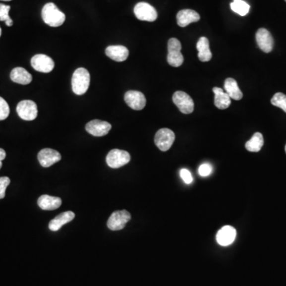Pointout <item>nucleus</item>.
<instances>
[{
	"label": "nucleus",
	"mask_w": 286,
	"mask_h": 286,
	"mask_svg": "<svg viewBox=\"0 0 286 286\" xmlns=\"http://www.w3.org/2000/svg\"><path fill=\"white\" fill-rule=\"evenodd\" d=\"M42 17L45 23L52 27H58L65 21V14L53 2L46 3L43 6Z\"/></svg>",
	"instance_id": "obj_1"
},
{
	"label": "nucleus",
	"mask_w": 286,
	"mask_h": 286,
	"mask_svg": "<svg viewBox=\"0 0 286 286\" xmlns=\"http://www.w3.org/2000/svg\"><path fill=\"white\" fill-rule=\"evenodd\" d=\"M90 85V74L86 68H79L73 72L72 89L75 94L81 96L88 91Z\"/></svg>",
	"instance_id": "obj_2"
},
{
	"label": "nucleus",
	"mask_w": 286,
	"mask_h": 286,
	"mask_svg": "<svg viewBox=\"0 0 286 286\" xmlns=\"http://www.w3.org/2000/svg\"><path fill=\"white\" fill-rule=\"evenodd\" d=\"M181 44L176 38H170L168 42L167 61L172 67H180L184 62V57L180 52Z\"/></svg>",
	"instance_id": "obj_3"
},
{
	"label": "nucleus",
	"mask_w": 286,
	"mask_h": 286,
	"mask_svg": "<svg viewBox=\"0 0 286 286\" xmlns=\"http://www.w3.org/2000/svg\"><path fill=\"white\" fill-rule=\"evenodd\" d=\"M130 155L125 150L114 149L108 153L107 156V164L112 169H118L129 163Z\"/></svg>",
	"instance_id": "obj_4"
},
{
	"label": "nucleus",
	"mask_w": 286,
	"mask_h": 286,
	"mask_svg": "<svg viewBox=\"0 0 286 286\" xmlns=\"http://www.w3.org/2000/svg\"><path fill=\"white\" fill-rule=\"evenodd\" d=\"M16 111L23 120H34L38 116V106L32 100H22L17 105Z\"/></svg>",
	"instance_id": "obj_5"
},
{
	"label": "nucleus",
	"mask_w": 286,
	"mask_h": 286,
	"mask_svg": "<svg viewBox=\"0 0 286 286\" xmlns=\"http://www.w3.org/2000/svg\"><path fill=\"white\" fill-rule=\"evenodd\" d=\"M175 140V134L168 128H162L158 130L154 137V142L159 150L166 152L170 150Z\"/></svg>",
	"instance_id": "obj_6"
},
{
	"label": "nucleus",
	"mask_w": 286,
	"mask_h": 286,
	"mask_svg": "<svg viewBox=\"0 0 286 286\" xmlns=\"http://www.w3.org/2000/svg\"><path fill=\"white\" fill-rule=\"evenodd\" d=\"M172 101L183 114H191L194 111V102L185 92L177 91L172 96Z\"/></svg>",
	"instance_id": "obj_7"
},
{
	"label": "nucleus",
	"mask_w": 286,
	"mask_h": 286,
	"mask_svg": "<svg viewBox=\"0 0 286 286\" xmlns=\"http://www.w3.org/2000/svg\"><path fill=\"white\" fill-rule=\"evenodd\" d=\"M131 219L130 212L126 210L116 211L113 212L108 220L107 225L112 230H120L126 226Z\"/></svg>",
	"instance_id": "obj_8"
},
{
	"label": "nucleus",
	"mask_w": 286,
	"mask_h": 286,
	"mask_svg": "<svg viewBox=\"0 0 286 286\" xmlns=\"http://www.w3.org/2000/svg\"><path fill=\"white\" fill-rule=\"evenodd\" d=\"M134 13L138 20L154 22L158 18V12L154 6L147 2H141L134 6Z\"/></svg>",
	"instance_id": "obj_9"
},
{
	"label": "nucleus",
	"mask_w": 286,
	"mask_h": 286,
	"mask_svg": "<svg viewBox=\"0 0 286 286\" xmlns=\"http://www.w3.org/2000/svg\"><path fill=\"white\" fill-rule=\"evenodd\" d=\"M31 66L38 72L48 73L54 69V61L45 54H37L31 59Z\"/></svg>",
	"instance_id": "obj_10"
},
{
	"label": "nucleus",
	"mask_w": 286,
	"mask_h": 286,
	"mask_svg": "<svg viewBox=\"0 0 286 286\" xmlns=\"http://www.w3.org/2000/svg\"><path fill=\"white\" fill-rule=\"evenodd\" d=\"M124 100L126 104L133 110H142L146 107V97L143 93L138 91L130 90L126 92Z\"/></svg>",
	"instance_id": "obj_11"
},
{
	"label": "nucleus",
	"mask_w": 286,
	"mask_h": 286,
	"mask_svg": "<svg viewBox=\"0 0 286 286\" xmlns=\"http://www.w3.org/2000/svg\"><path fill=\"white\" fill-rule=\"evenodd\" d=\"M85 129L93 136L102 137L109 133L112 129V125L106 121L94 119L87 123Z\"/></svg>",
	"instance_id": "obj_12"
},
{
	"label": "nucleus",
	"mask_w": 286,
	"mask_h": 286,
	"mask_svg": "<svg viewBox=\"0 0 286 286\" xmlns=\"http://www.w3.org/2000/svg\"><path fill=\"white\" fill-rule=\"evenodd\" d=\"M38 159L42 167L48 168L60 161L61 155L57 150L46 148L38 153Z\"/></svg>",
	"instance_id": "obj_13"
},
{
	"label": "nucleus",
	"mask_w": 286,
	"mask_h": 286,
	"mask_svg": "<svg viewBox=\"0 0 286 286\" xmlns=\"http://www.w3.org/2000/svg\"><path fill=\"white\" fill-rule=\"evenodd\" d=\"M256 42L263 52L270 53L274 48V38L266 29L260 28L257 31Z\"/></svg>",
	"instance_id": "obj_14"
},
{
	"label": "nucleus",
	"mask_w": 286,
	"mask_h": 286,
	"mask_svg": "<svg viewBox=\"0 0 286 286\" xmlns=\"http://www.w3.org/2000/svg\"><path fill=\"white\" fill-rule=\"evenodd\" d=\"M236 230L231 226H224L216 234V241L220 246L232 244L236 238Z\"/></svg>",
	"instance_id": "obj_15"
},
{
	"label": "nucleus",
	"mask_w": 286,
	"mask_h": 286,
	"mask_svg": "<svg viewBox=\"0 0 286 286\" xmlns=\"http://www.w3.org/2000/svg\"><path fill=\"white\" fill-rule=\"evenodd\" d=\"M200 19V14L190 9L180 10L176 14L177 24L180 27H185L192 22H198Z\"/></svg>",
	"instance_id": "obj_16"
},
{
	"label": "nucleus",
	"mask_w": 286,
	"mask_h": 286,
	"mask_svg": "<svg viewBox=\"0 0 286 286\" xmlns=\"http://www.w3.org/2000/svg\"><path fill=\"white\" fill-rule=\"evenodd\" d=\"M107 56L117 62H122L129 56L128 49L123 46H110L105 50Z\"/></svg>",
	"instance_id": "obj_17"
},
{
	"label": "nucleus",
	"mask_w": 286,
	"mask_h": 286,
	"mask_svg": "<svg viewBox=\"0 0 286 286\" xmlns=\"http://www.w3.org/2000/svg\"><path fill=\"white\" fill-rule=\"evenodd\" d=\"M62 204V200L57 196H51L49 195H42L38 200L39 208L42 210L53 211L60 208Z\"/></svg>",
	"instance_id": "obj_18"
},
{
	"label": "nucleus",
	"mask_w": 286,
	"mask_h": 286,
	"mask_svg": "<svg viewBox=\"0 0 286 286\" xmlns=\"http://www.w3.org/2000/svg\"><path fill=\"white\" fill-rule=\"evenodd\" d=\"M74 218V212H71V211L63 212L50 221V224H49V228L52 231H57V230H60V228L63 225L71 222Z\"/></svg>",
	"instance_id": "obj_19"
},
{
	"label": "nucleus",
	"mask_w": 286,
	"mask_h": 286,
	"mask_svg": "<svg viewBox=\"0 0 286 286\" xmlns=\"http://www.w3.org/2000/svg\"><path fill=\"white\" fill-rule=\"evenodd\" d=\"M10 79L13 82L26 85L31 83L33 78L28 71L21 67H17L12 69L10 72Z\"/></svg>",
	"instance_id": "obj_20"
},
{
	"label": "nucleus",
	"mask_w": 286,
	"mask_h": 286,
	"mask_svg": "<svg viewBox=\"0 0 286 286\" xmlns=\"http://www.w3.org/2000/svg\"><path fill=\"white\" fill-rule=\"evenodd\" d=\"M215 94V106L219 109L224 110L229 108L230 105V97L227 92H224L223 88H213L212 89Z\"/></svg>",
	"instance_id": "obj_21"
},
{
	"label": "nucleus",
	"mask_w": 286,
	"mask_h": 286,
	"mask_svg": "<svg viewBox=\"0 0 286 286\" xmlns=\"http://www.w3.org/2000/svg\"><path fill=\"white\" fill-rule=\"evenodd\" d=\"M196 49L198 50L199 60L207 62L212 59V54L209 48V41L205 37H201L196 43Z\"/></svg>",
	"instance_id": "obj_22"
},
{
	"label": "nucleus",
	"mask_w": 286,
	"mask_h": 286,
	"mask_svg": "<svg viewBox=\"0 0 286 286\" xmlns=\"http://www.w3.org/2000/svg\"><path fill=\"white\" fill-rule=\"evenodd\" d=\"M224 89L226 91L227 93L229 95L230 99L234 100H242V91L238 87V83L236 80L233 78H228L225 80L224 82Z\"/></svg>",
	"instance_id": "obj_23"
},
{
	"label": "nucleus",
	"mask_w": 286,
	"mask_h": 286,
	"mask_svg": "<svg viewBox=\"0 0 286 286\" xmlns=\"http://www.w3.org/2000/svg\"><path fill=\"white\" fill-rule=\"evenodd\" d=\"M264 144V139L261 133H254L252 138L246 142V149L250 152H258L260 151Z\"/></svg>",
	"instance_id": "obj_24"
},
{
	"label": "nucleus",
	"mask_w": 286,
	"mask_h": 286,
	"mask_svg": "<svg viewBox=\"0 0 286 286\" xmlns=\"http://www.w3.org/2000/svg\"><path fill=\"white\" fill-rule=\"evenodd\" d=\"M230 8L234 12L237 13L241 16H245L248 14L249 10H250V5L243 0H234L230 3Z\"/></svg>",
	"instance_id": "obj_25"
},
{
	"label": "nucleus",
	"mask_w": 286,
	"mask_h": 286,
	"mask_svg": "<svg viewBox=\"0 0 286 286\" xmlns=\"http://www.w3.org/2000/svg\"><path fill=\"white\" fill-rule=\"evenodd\" d=\"M10 10V6L8 5L0 3V21L6 22L7 26H11L13 25L12 19L9 16Z\"/></svg>",
	"instance_id": "obj_26"
},
{
	"label": "nucleus",
	"mask_w": 286,
	"mask_h": 286,
	"mask_svg": "<svg viewBox=\"0 0 286 286\" xmlns=\"http://www.w3.org/2000/svg\"><path fill=\"white\" fill-rule=\"evenodd\" d=\"M271 104L274 106L280 108L286 113V95L283 94L282 92H278L273 96Z\"/></svg>",
	"instance_id": "obj_27"
},
{
	"label": "nucleus",
	"mask_w": 286,
	"mask_h": 286,
	"mask_svg": "<svg viewBox=\"0 0 286 286\" xmlns=\"http://www.w3.org/2000/svg\"><path fill=\"white\" fill-rule=\"evenodd\" d=\"M10 114V108L6 100L0 97V121L4 120Z\"/></svg>",
	"instance_id": "obj_28"
},
{
	"label": "nucleus",
	"mask_w": 286,
	"mask_h": 286,
	"mask_svg": "<svg viewBox=\"0 0 286 286\" xmlns=\"http://www.w3.org/2000/svg\"><path fill=\"white\" fill-rule=\"evenodd\" d=\"M10 180L7 176L0 177V199H3L6 195V189L10 184Z\"/></svg>",
	"instance_id": "obj_29"
},
{
	"label": "nucleus",
	"mask_w": 286,
	"mask_h": 286,
	"mask_svg": "<svg viewBox=\"0 0 286 286\" xmlns=\"http://www.w3.org/2000/svg\"><path fill=\"white\" fill-rule=\"evenodd\" d=\"M212 170H213V168H212V165L204 163L199 167V174L201 176H208L212 173Z\"/></svg>",
	"instance_id": "obj_30"
},
{
	"label": "nucleus",
	"mask_w": 286,
	"mask_h": 286,
	"mask_svg": "<svg viewBox=\"0 0 286 286\" xmlns=\"http://www.w3.org/2000/svg\"><path fill=\"white\" fill-rule=\"evenodd\" d=\"M180 176L185 184H190L193 181L192 173L186 169H182L180 171Z\"/></svg>",
	"instance_id": "obj_31"
},
{
	"label": "nucleus",
	"mask_w": 286,
	"mask_h": 286,
	"mask_svg": "<svg viewBox=\"0 0 286 286\" xmlns=\"http://www.w3.org/2000/svg\"><path fill=\"white\" fill-rule=\"evenodd\" d=\"M6 151L3 149L0 148V170L2 168V162L6 158Z\"/></svg>",
	"instance_id": "obj_32"
},
{
	"label": "nucleus",
	"mask_w": 286,
	"mask_h": 286,
	"mask_svg": "<svg viewBox=\"0 0 286 286\" xmlns=\"http://www.w3.org/2000/svg\"><path fill=\"white\" fill-rule=\"evenodd\" d=\"M1 34H2V30H1V27H0V37H1Z\"/></svg>",
	"instance_id": "obj_33"
},
{
	"label": "nucleus",
	"mask_w": 286,
	"mask_h": 286,
	"mask_svg": "<svg viewBox=\"0 0 286 286\" xmlns=\"http://www.w3.org/2000/svg\"><path fill=\"white\" fill-rule=\"evenodd\" d=\"M2 1H6V2H8V1H11V0H2Z\"/></svg>",
	"instance_id": "obj_34"
},
{
	"label": "nucleus",
	"mask_w": 286,
	"mask_h": 286,
	"mask_svg": "<svg viewBox=\"0 0 286 286\" xmlns=\"http://www.w3.org/2000/svg\"></svg>",
	"instance_id": "obj_35"
},
{
	"label": "nucleus",
	"mask_w": 286,
	"mask_h": 286,
	"mask_svg": "<svg viewBox=\"0 0 286 286\" xmlns=\"http://www.w3.org/2000/svg\"><path fill=\"white\" fill-rule=\"evenodd\" d=\"M285 1H286V0H285Z\"/></svg>",
	"instance_id": "obj_36"
}]
</instances>
